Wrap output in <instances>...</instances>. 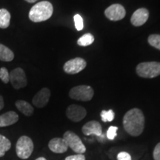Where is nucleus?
<instances>
[{"label":"nucleus","instance_id":"nucleus-20","mask_svg":"<svg viewBox=\"0 0 160 160\" xmlns=\"http://www.w3.org/2000/svg\"><path fill=\"white\" fill-rule=\"evenodd\" d=\"M94 42V37L91 33H86V34L83 35L78 39L77 44L80 46H88L91 45L92 43Z\"/></svg>","mask_w":160,"mask_h":160},{"label":"nucleus","instance_id":"nucleus-7","mask_svg":"<svg viewBox=\"0 0 160 160\" xmlns=\"http://www.w3.org/2000/svg\"><path fill=\"white\" fill-rule=\"evenodd\" d=\"M10 82L15 89H20L27 85V77L25 71L21 68L13 70L10 73Z\"/></svg>","mask_w":160,"mask_h":160},{"label":"nucleus","instance_id":"nucleus-12","mask_svg":"<svg viewBox=\"0 0 160 160\" xmlns=\"http://www.w3.org/2000/svg\"><path fill=\"white\" fill-rule=\"evenodd\" d=\"M149 17L148 10L142 8H139L133 13L131 18V22L133 26L139 27L145 24Z\"/></svg>","mask_w":160,"mask_h":160},{"label":"nucleus","instance_id":"nucleus-9","mask_svg":"<svg viewBox=\"0 0 160 160\" xmlns=\"http://www.w3.org/2000/svg\"><path fill=\"white\" fill-rule=\"evenodd\" d=\"M105 15L111 21H119L126 15L125 8L120 4H113L109 6L105 11Z\"/></svg>","mask_w":160,"mask_h":160},{"label":"nucleus","instance_id":"nucleus-10","mask_svg":"<svg viewBox=\"0 0 160 160\" xmlns=\"http://www.w3.org/2000/svg\"><path fill=\"white\" fill-rule=\"evenodd\" d=\"M87 112L83 107L77 105H71L66 110V115L71 121L78 122L86 117Z\"/></svg>","mask_w":160,"mask_h":160},{"label":"nucleus","instance_id":"nucleus-19","mask_svg":"<svg viewBox=\"0 0 160 160\" xmlns=\"http://www.w3.org/2000/svg\"><path fill=\"white\" fill-rule=\"evenodd\" d=\"M11 147V141L5 136L0 134V157H4L6 152L10 150Z\"/></svg>","mask_w":160,"mask_h":160},{"label":"nucleus","instance_id":"nucleus-29","mask_svg":"<svg viewBox=\"0 0 160 160\" xmlns=\"http://www.w3.org/2000/svg\"><path fill=\"white\" fill-rule=\"evenodd\" d=\"M4 105H5V104H4L3 97H2V96H0V111H1V110L3 108Z\"/></svg>","mask_w":160,"mask_h":160},{"label":"nucleus","instance_id":"nucleus-13","mask_svg":"<svg viewBox=\"0 0 160 160\" xmlns=\"http://www.w3.org/2000/svg\"><path fill=\"white\" fill-rule=\"evenodd\" d=\"M82 131L86 136L96 135L97 137H101L102 134V126L99 122L90 121L83 125Z\"/></svg>","mask_w":160,"mask_h":160},{"label":"nucleus","instance_id":"nucleus-30","mask_svg":"<svg viewBox=\"0 0 160 160\" xmlns=\"http://www.w3.org/2000/svg\"><path fill=\"white\" fill-rule=\"evenodd\" d=\"M25 1L28 2H29V3H34L37 1V0H25Z\"/></svg>","mask_w":160,"mask_h":160},{"label":"nucleus","instance_id":"nucleus-21","mask_svg":"<svg viewBox=\"0 0 160 160\" xmlns=\"http://www.w3.org/2000/svg\"><path fill=\"white\" fill-rule=\"evenodd\" d=\"M149 45L152 47L155 48L160 51V35L159 34H151L148 39Z\"/></svg>","mask_w":160,"mask_h":160},{"label":"nucleus","instance_id":"nucleus-8","mask_svg":"<svg viewBox=\"0 0 160 160\" xmlns=\"http://www.w3.org/2000/svg\"><path fill=\"white\" fill-rule=\"evenodd\" d=\"M87 63L82 58L77 57L66 62L64 65V71L68 74H76L85 68Z\"/></svg>","mask_w":160,"mask_h":160},{"label":"nucleus","instance_id":"nucleus-31","mask_svg":"<svg viewBox=\"0 0 160 160\" xmlns=\"http://www.w3.org/2000/svg\"><path fill=\"white\" fill-rule=\"evenodd\" d=\"M36 160H47L45 159V158H44V157H39V158H38V159H37Z\"/></svg>","mask_w":160,"mask_h":160},{"label":"nucleus","instance_id":"nucleus-24","mask_svg":"<svg viewBox=\"0 0 160 160\" xmlns=\"http://www.w3.org/2000/svg\"><path fill=\"white\" fill-rule=\"evenodd\" d=\"M75 23V27L77 31H82L83 29V19L79 14H76L73 17Z\"/></svg>","mask_w":160,"mask_h":160},{"label":"nucleus","instance_id":"nucleus-17","mask_svg":"<svg viewBox=\"0 0 160 160\" xmlns=\"http://www.w3.org/2000/svg\"><path fill=\"white\" fill-rule=\"evenodd\" d=\"M14 59V54L11 49L5 45L0 44V60L3 62H11Z\"/></svg>","mask_w":160,"mask_h":160},{"label":"nucleus","instance_id":"nucleus-16","mask_svg":"<svg viewBox=\"0 0 160 160\" xmlns=\"http://www.w3.org/2000/svg\"><path fill=\"white\" fill-rule=\"evenodd\" d=\"M16 107L22 113L27 117H31L33 115V111H34L33 106L24 100H18L16 102Z\"/></svg>","mask_w":160,"mask_h":160},{"label":"nucleus","instance_id":"nucleus-5","mask_svg":"<svg viewBox=\"0 0 160 160\" xmlns=\"http://www.w3.org/2000/svg\"><path fill=\"white\" fill-rule=\"evenodd\" d=\"M94 91L91 86L79 85L73 88L69 92V97L78 101L88 102L92 99Z\"/></svg>","mask_w":160,"mask_h":160},{"label":"nucleus","instance_id":"nucleus-3","mask_svg":"<svg viewBox=\"0 0 160 160\" xmlns=\"http://www.w3.org/2000/svg\"><path fill=\"white\" fill-rule=\"evenodd\" d=\"M137 73L142 78L152 79L160 75V62H147L139 63L137 66Z\"/></svg>","mask_w":160,"mask_h":160},{"label":"nucleus","instance_id":"nucleus-11","mask_svg":"<svg viewBox=\"0 0 160 160\" xmlns=\"http://www.w3.org/2000/svg\"><path fill=\"white\" fill-rule=\"evenodd\" d=\"M50 97H51V91L47 88H44L34 96L32 102L37 108H42L48 105Z\"/></svg>","mask_w":160,"mask_h":160},{"label":"nucleus","instance_id":"nucleus-22","mask_svg":"<svg viewBox=\"0 0 160 160\" xmlns=\"http://www.w3.org/2000/svg\"><path fill=\"white\" fill-rule=\"evenodd\" d=\"M101 119L104 122H112L114 119L115 113L112 110L109 111H102L101 112Z\"/></svg>","mask_w":160,"mask_h":160},{"label":"nucleus","instance_id":"nucleus-27","mask_svg":"<svg viewBox=\"0 0 160 160\" xmlns=\"http://www.w3.org/2000/svg\"><path fill=\"white\" fill-rule=\"evenodd\" d=\"M153 159L154 160H160V142L156 145L154 150H153Z\"/></svg>","mask_w":160,"mask_h":160},{"label":"nucleus","instance_id":"nucleus-6","mask_svg":"<svg viewBox=\"0 0 160 160\" xmlns=\"http://www.w3.org/2000/svg\"><path fill=\"white\" fill-rule=\"evenodd\" d=\"M63 139L68 144V148L73 150L75 153L82 154L86 151V148L79 136L71 131H66L63 135Z\"/></svg>","mask_w":160,"mask_h":160},{"label":"nucleus","instance_id":"nucleus-1","mask_svg":"<svg viewBox=\"0 0 160 160\" xmlns=\"http://www.w3.org/2000/svg\"><path fill=\"white\" fill-rule=\"evenodd\" d=\"M123 127L132 137L142 134L145 128V117L142 111L139 108H133L128 111L123 117Z\"/></svg>","mask_w":160,"mask_h":160},{"label":"nucleus","instance_id":"nucleus-26","mask_svg":"<svg viewBox=\"0 0 160 160\" xmlns=\"http://www.w3.org/2000/svg\"><path fill=\"white\" fill-rule=\"evenodd\" d=\"M117 160H131V157L127 152H120L117 155Z\"/></svg>","mask_w":160,"mask_h":160},{"label":"nucleus","instance_id":"nucleus-23","mask_svg":"<svg viewBox=\"0 0 160 160\" xmlns=\"http://www.w3.org/2000/svg\"><path fill=\"white\" fill-rule=\"evenodd\" d=\"M0 79L5 84L8 83L10 82V73L6 68H0Z\"/></svg>","mask_w":160,"mask_h":160},{"label":"nucleus","instance_id":"nucleus-18","mask_svg":"<svg viewBox=\"0 0 160 160\" xmlns=\"http://www.w3.org/2000/svg\"><path fill=\"white\" fill-rule=\"evenodd\" d=\"M11 13L6 9H0V28L5 29L9 27Z\"/></svg>","mask_w":160,"mask_h":160},{"label":"nucleus","instance_id":"nucleus-15","mask_svg":"<svg viewBox=\"0 0 160 160\" xmlns=\"http://www.w3.org/2000/svg\"><path fill=\"white\" fill-rule=\"evenodd\" d=\"M19 116L14 111H8L0 116V128L7 127L17 123Z\"/></svg>","mask_w":160,"mask_h":160},{"label":"nucleus","instance_id":"nucleus-14","mask_svg":"<svg viewBox=\"0 0 160 160\" xmlns=\"http://www.w3.org/2000/svg\"><path fill=\"white\" fill-rule=\"evenodd\" d=\"M49 149L55 153H63L68 151V146L63 138H53L48 143Z\"/></svg>","mask_w":160,"mask_h":160},{"label":"nucleus","instance_id":"nucleus-25","mask_svg":"<svg viewBox=\"0 0 160 160\" xmlns=\"http://www.w3.org/2000/svg\"><path fill=\"white\" fill-rule=\"evenodd\" d=\"M118 128L116 126H111L107 131V137L110 140H113L117 136V131Z\"/></svg>","mask_w":160,"mask_h":160},{"label":"nucleus","instance_id":"nucleus-2","mask_svg":"<svg viewBox=\"0 0 160 160\" xmlns=\"http://www.w3.org/2000/svg\"><path fill=\"white\" fill-rule=\"evenodd\" d=\"M53 12V5L48 1L38 2L31 8L29 12V19L33 22H41L51 17Z\"/></svg>","mask_w":160,"mask_h":160},{"label":"nucleus","instance_id":"nucleus-4","mask_svg":"<svg viewBox=\"0 0 160 160\" xmlns=\"http://www.w3.org/2000/svg\"><path fill=\"white\" fill-rule=\"evenodd\" d=\"M33 142L31 138L27 136H22L16 145L17 157L22 159H28L33 153Z\"/></svg>","mask_w":160,"mask_h":160},{"label":"nucleus","instance_id":"nucleus-28","mask_svg":"<svg viewBox=\"0 0 160 160\" xmlns=\"http://www.w3.org/2000/svg\"><path fill=\"white\" fill-rule=\"evenodd\" d=\"M65 160H85V157L83 154L69 156L65 158Z\"/></svg>","mask_w":160,"mask_h":160}]
</instances>
